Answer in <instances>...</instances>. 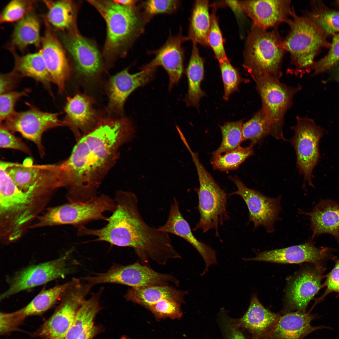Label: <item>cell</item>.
<instances>
[{
	"label": "cell",
	"instance_id": "obj_8",
	"mask_svg": "<svg viewBox=\"0 0 339 339\" xmlns=\"http://www.w3.org/2000/svg\"><path fill=\"white\" fill-rule=\"evenodd\" d=\"M114 200L102 194L84 203L66 204L51 208L37 217V221L30 228L62 224H72L78 227L96 220L107 221L104 213L113 212L116 207Z\"/></svg>",
	"mask_w": 339,
	"mask_h": 339
},
{
	"label": "cell",
	"instance_id": "obj_23",
	"mask_svg": "<svg viewBox=\"0 0 339 339\" xmlns=\"http://www.w3.org/2000/svg\"><path fill=\"white\" fill-rule=\"evenodd\" d=\"M280 316L266 308L254 295L245 313L231 324L246 330L251 335V339H271Z\"/></svg>",
	"mask_w": 339,
	"mask_h": 339
},
{
	"label": "cell",
	"instance_id": "obj_41",
	"mask_svg": "<svg viewBox=\"0 0 339 339\" xmlns=\"http://www.w3.org/2000/svg\"><path fill=\"white\" fill-rule=\"evenodd\" d=\"M219 62L224 87L223 98L227 101L232 94L239 90V86L241 83H248L250 80L242 78L228 58Z\"/></svg>",
	"mask_w": 339,
	"mask_h": 339
},
{
	"label": "cell",
	"instance_id": "obj_13",
	"mask_svg": "<svg viewBox=\"0 0 339 339\" xmlns=\"http://www.w3.org/2000/svg\"><path fill=\"white\" fill-rule=\"evenodd\" d=\"M92 286L76 280L64 293L58 308L40 329L45 339H64L77 312Z\"/></svg>",
	"mask_w": 339,
	"mask_h": 339
},
{
	"label": "cell",
	"instance_id": "obj_49",
	"mask_svg": "<svg viewBox=\"0 0 339 339\" xmlns=\"http://www.w3.org/2000/svg\"><path fill=\"white\" fill-rule=\"evenodd\" d=\"M326 290L322 297L319 299L321 300L326 295L330 293L335 292L339 293V260L328 274L325 283Z\"/></svg>",
	"mask_w": 339,
	"mask_h": 339
},
{
	"label": "cell",
	"instance_id": "obj_30",
	"mask_svg": "<svg viewBox=\"0 0 339 339\" xmlns=\"http://www.w3.org/2000/svg\"><path fill=\"white\" fill-rule=\"evenodd\" d=\"M101 291L93 294L83 303L64 339H91L94 336L96 329L94 320L100 309Z\"/></svg>",
	"mask_w": 339,
	"mask_h": 339
},
{
	"label": "cell",
	"instance_id": "obj_40",
	"mask_svg": "<svg viewBox=\"0 0 339 339\" xmlns=\"http://www.w3.org/2000/svg\"><path fill=\"white\" fill-rule=\"evenodd\" d=\"M243 124V120H241L227 121L220 126L222 141L218 148L211 154L214 155L225 153L241 146V144L244 141L242 131Z\"/></svg>",
	"mask_w": 339,
	"mask_h": 339
},
{
	"label": "cell",
	"instance_id": "obj_31",
	"mask_svg": "<svg viewBox=\"0 0 339 339\" xmlns=\"http://www.w3.org/2000/svg\"><path fill=\"white\" fill-rule=\"evenodd\" d=\"M8 49L12 53L14 59V66L12 71L19 77H29L40 82L52 95L51 84L53 82L46 67L40 50L20 56L16 53L15 49Z\"/></svg>",
	"mask_w": 339,
	"mask_h": 339
},
{
	"label": "cell",
	"instance_id": "obj_37",
	"mask_svg": "<svg viewBox=\"0 0 339 339\" xmlns=\"http://www.w3.org/2000/svg\"><path fill=\"white\" fill-rule=\"evenodd\" d=\"M254 154L253 146H240L223 155H213L210 161L213 170L227 172L237 169L247 158Z\"/></svg>",
	"mask_w": 339,
	"mask_h": 339
},
{
	"label": "cell",
	"instance_id": "obj_22",
	"mask_svg": "<svg viewBox=\"0 0 339 339\" xmlns=\"http://www.w3.org/2000/svg\"><path fill=\"white\" fill-rule=\"evenodd\" d=\"M160 231L175 234L191 245L204 260L205 268L201 275L208 271L211 265L217 264L216 251L210 246L198 240L193 235L189 223L183 217L180 211L179 202L175 198L171 204L168 219L163 226L158 227Z\"/></svg>",
	"mask_w": 339,
	"mask_h": 339
},
{
	"label": "cell",
	"instance_id": "obj_43",
	"mask_svg": "<svg viewBox=\"0 0 339 339\" xmlns=\"http://www.w3.org/2000/svg\"><path fill=\"white\" fill-rule=\"evenodd\" d=\"M207 42L218 62L228 58L224 48L223 40L216 14L215 7L211 15V25L207 36Z\"/></svg>",
	"mask_w": 339,
	"mask_h": 339
},
{
	"label": "cell",
	"instance_id": "obj_48",
	"mask_svg": "<svg viewBox=\"0 0 339 339\" xmlns=\"http://www.w3.org/2000/svg\"><path fill=\"white\" fill-rule=\"evenodd\" d=\"M0 147L1 148L11 149L23 152L32 156L31 150L19 138L15 136L3 125H0Z\"/></svg>",
	"mask_w": 339,
	"mask_h": 339
},
{
	"label": "cell",
	"instance_id": "obj_20",
	"mask_svg": "<svg viewBox=\"0 0 339 339\" xmlns=\"http://www.w3.org/2000/svg\"><path fill=\"white\" fill-rule=\"evenodd\" d=\"M311 238L300 245L258 253L256 257L244 258L245 261H264L283 264H299L309 262L317 264L329 251L327 247H316Z\"/></svg>",
	"mask_w": 339,
	"mask_h": 339
},
{
	"label": "cell",
	"instance_id": "obj_39",
	"mask_svg": "<svg viewBox=\"0 0 339 339\" xmlns=\"http://www.w3.org/2000/svg\"><path fill=\"white\" fill-rule=\"evenodd\" d=\"M315 5L313 10L305 16L317 25L326 36L339 32V11L318 4Z\"/></svg>",
	"mask_w": 339,
	"mask_h": 339
},
{
	"label": "cell",
	"instance_id": "obj_51",
	"mask_svg": "<svg viewBox=\"0 0 339 339\" xmlns=\"http://www.w3.org/2000/svg\"><path fill=\"white\" fill-rule=\"evenodd\" d=\"M226 326L227 339H246L238 328L232 324L228 323Z\"/></svg>",
	"mask_w": 339,
	"mask_h": 339
},
{
	"label": "cell",
	"instance_id": "obj_33",
	"mask_svg": "<svg viewBox=\"0 0 339 339\" xmlns=\"http://www.w3.org/2000/svg\"><path fill=\"white\" fill-rule=\"evenodd\" d=\"M47 8L45 19L49 24L60 30L69 32L77 30V9L71 0H43Z\"/></svg>",
	"mask_w": 339,
	"mask_h": 339
},
{
	"label": "cell",
	"instance_id": "obj_53",
	"mask_svg": "<svg viewBox=\"0 0 339 339\" xmlns=\"http://www.w3.org/2000/svg\"><path fill=\"white\" fill-rule=\"evenodd\" d=\"M121 339H130L128 337H126V336H123L121 338Z\"/></svg>",
	"mask_w": 339,
	"mask_h": 339
},
{
	"label": "cell",
	"instance_id": "obj_18",
	"mask_svg": "<svg viewBox=\"0 0 339 339\" xmlns=\"http://www.w3.org/2000/svg\"><path fill=\"white\" fill-rule=\"evenodd\" d=\"M45 30L41 39L40 50L53 82L62 93L70 76V66L62 44L45 20Z\"/></svg>",
	"mask_w": 339,
	"mask_h": 339
},
{
	"label": "cell",
	"instance_id": "obj_16",
	"mask_svg": "<svg viewBox=\"0 0 339 339\" xmlns=\"http://www.w3.org/2000/svg\"><path fill=\"white\" fill-rule=\"evenodd\" d=\"M62 40L78 73L91 77L99 72L102 66V58L92 42L81 35L78 30L67 32L62 35Z\"/></svg>",
	"mask_w": 339,
	"mask_h": 339
},
{
	"label": "cell",
	"instance_id": "obj_11",
	"mask_svg": "<svg viewBox=\"0 0 339 339\" xmlns=\"http://www.w3.org/2000/svg\"><path fill=\"white\" fill-rule=\"evenodd\" d=\"M296 119V124L291 127L294 135L289 142L296 152L299 173L304 176L305 181L314 187L312 172L319 160V142L323 131L311 119L297 116Z\"/></svg>",
	"mask_w": 339,
	"mask_h": 339
},
{
	"label": "cell",
	"instance_id": "obj_2",
	"mask_svg": "<svg viewBox=\"0 0 339 339\" xmlns=\"http://www.w3.org/2000/svg\"><path fill=\"white\" fill-rule=\"evenodd\" d=\"M114 200L116 208L105 227L93 229L82 226L78 228V235L95 236V241L132 247L143 263L151 260L164 265L171 259L181 258L168 234L150 226L144 221L135 194L118 191Z\"/></svg>",
	"mask_w": 339,
	"mask_h": 339
},
{
	"label": "cell",
	"instance_id": "obj_36",
	"mask_svg": "<svg viewBox=\"0 0 339 339\" xmlns=\"http://www.w3.org/2000/svg\"><path fill=\"white\" fill-rule=\"evenodd\" d=\"M45 164L34 165L30 158L25 159L22 164L12 163L7 172L17 186L26 191L40 178Z\"/></svg>",
	"mask_w": 339,
	"mask_h": 339
},
{
	"label": "cell",
	"instance_id": "obj_14",
	"mask_svg": "<svg viewBox=\"0 0 339 339\" xmlns=\"http://www.w3.org/2000/svg\"><path fill=\"white\" fill-rule=\"evenodd\" d=\"M30 106L27 110L15 112L2 125L13 133L18 132L33 142L43 158L45 154L42 142L43 134L51 129L64 126V123L59 118L60 113L44 112L35 106Z\"/></svg>",
	"mask_w": 339,
	"mask_h": 339
},
{
	"label": "cell",
	"instance_id": "obj_5",
	"mask_svg": "<svg viewBox=\"0 0 339 339\" xmlns=\"http://www.w3.org/2000/svg\"><path fill=\"white\" fill-rule=\"evenodd\" d=\"M282 40L276 30L268 31L253 24L245 44L243 66L255 83L265 77L280 80L286 51Z\"/></svg>",
	"mask_w": 339,
	"mask_h": 339
},
{
	"label": "cell",
	"instance_id": "obj_46",
	"mask_svg": "<svg viewBox=\"0 0 339 339\" xmlns=\"http://www.w3.org/2000/svg\"><path fill=\"white\" fill-rule=\"evenodd\" d=\"M330 49L327 55L314 62L309 69L313 75H317L328 70L339 62V33L333 35Z\"/></svg>",
	"mask_w": 339,
	"mask_h": 339
},
{
	"label": "cell",
	"instance_id": "obj_52",
	"mask_svg": "<svg viewBox=\"0 0 339 339\" xmlns=\"http://www.w3.org/2000/svg\"><path fill=\"white\" fill-rule=\"evenodd\" d=\"M116 3L124 7L131 8H135L138 1L133 0H115Z\"/></svg>",
	"mask_w": 339,
	"mask_h": 339
},
{
	"label": "cell",
	"instance_id": "obj_4",
	"mask_svg": "<svg viewBox=\"0 0 339 339\" xmlns=\"http://www.w3.org/2000/svg\"><path fill=\"white\" fill-rule=\"evenodd\" d=\"M106 22L107 36L104 56L107 60L124 55L143 32L146 22L135 8L126 7L114 0H90Z\"/></svg>",
	"mask_w": 339,
	"mask_h": 339
},
{
	"label": "cell",
	"instance_id": "obj_45",
	"mask_svg": "<svg viewBox=\"0 0 339 339\" xmlns=\"http://www.w3.org/2000/svg\"><path fill=\"white\" fill-rule=\"evenodd\" d=\"M180 3L178 0H147L142 3V16L148 22L154 15L161 13H170L178 8Z\"/></svg>",
	"mask_w": 339,
	"mask_h": 339
},
{
	"label": "cell",
	"instance_id": "obj_32",
	"mask_svg": "<svg viewBox=\"0 0 339 339\" xmlns=\"http://www.w3.org/2000/svg\"><path fill=\"white\" fill-rule=\"evenodd\" d=\"M186 73L188 90L184 101L187 107L192 106L198 109L201 98L206 94L201 87L204 78V61L200 55L196 44H193Z\"/></svg>",
	"mask_w": 339,
	"mask_h": 339
},
{
	"label": "cell",
	"instance_id": "obj_12",
	"mask_svg": "<svg viewBox=\"0 0 339 339\" xmlns=\"http://www.w3.org/2000/svg\"><path fill=\"white\" fill-rule=\"evenodd\" d=\"M71 251L56 259L32 265L18 271L8 280L9 287L0 296L3 300L19 292L64 278L72 271Z\"/></svg>",
	"mask_w": 339,
	"mask_h": 339
},
{
	"label": "cell",
	"instance_id": "obj_7",
	"mask_svg": "<svg viewBox=\"0 0 339 339\" xmlns=\"http://www.w3.org/2000/svg\"><path fill=\"white\" fill-rule=\"evenodd\" d=\"M195 165L199 182L195 191L198 197L200 218L193 230L201 229L204 233L214 229L219 236L218 226L229 218L227 210L226 194L219 187L211 174L200 162L198 154L190 152Z\"/></svg>",
	"mask_w": 339,
	"mask_h": 339
},
{
	"label": "cell",
	"instance_id": "obj_17",
	"mask_svg": "<svg viewBox=\"0 0 339 339\" xmlns=\"http://www.w3.org/2000/svg\"><path fill=\"white\" fill-rule=\"evenodd\" d=\"M241 11L252 20L253 24L266 30L276 28L286 22L291 17L293 8L290 0L239 1Z\"/></svg>",
	"mask_w": 339,
	"mask_h": 339
},
{
	"label": "cell",
	"instance_id": "obj_42",
	"mask_svg": "<svg viewBox=\"0 0 339 339\" xmlns=\"http://www.w3.org/2000/svg\"><path fill=\"white\" fill-rule=\"evenodd\" d=\"M35 1L13 0L5 6L1 12V23L18 22L33 10Z\"/></svg>",
	"mask_w": 339,
	"mask_h": 339
},
{
	"label": "cell",
	"instance_id": "obj_47",
	"mask_svg": "<svg viewBox=\"0 0 339 339\" xmlns=\"http://www.w3.org/2000/svg\"><path fill=\"white\" fill-rule=\"evenodd\" d=\"M30 89H25L19 91H11L0 94V121L1 123L12 116L16 111L15 108L18 101L27 96Z\"/></svg>",
	"mask_w": 339,
	"mask_h": 339
},
{
	"label": "cell",
	"instance_id": "obj_19",
	"mask_svg": "<svg viewBox=\"0 0 339 339\" xmlns=\"http://www.w3.org/2000/svg\"><path fill=\"white\" fill-rule=\"evenodd\" d=\"M189 40L181 32L177 35H170L165 44L153 53L155 56L149 63L141 69H156L162 67L167 72L169 78V90L178 83L184 71V51L182 44Z\"/></svg>",
	"mask_w": 339,
	"mask_h": 339
},
{
	"label": "cell",
	"instance_id": "obj_15",
	"mask_svg": "<svg viewBox=\"0 0 339 339\" xmlns=\"http://www.w3.org/2000/svg\"><path fill=\"white\" fill-rule=\"evenodd\" d=\"M229 178L237 188V191L230 195H239L244 200L249 212V221L254 223V229L261 225L268 233L274 232V223L280 218L281 196L268 197L259 191L249 188L237 176L229 175Z\"/></svg>",
	"mask_w": 339,
	"mask_h": 339
},
{
	"label": "cell",
	"instance_id": "obj_50",
	"mask_svg": "<svg viewBox=\"0 0 339 339\" xmlns=\"http://www.w3.org/2000/svg\"><path fill=\"white\" fill-rule=\"evenodd\" d=\"M19 77L12 71L5 74H1L0 77V94L11 91L17 83Z\"/></svg>",
	"mask_w": 339,
	"mask_h": 339
},
{
	"label": "cell",
	"instance_id": "obj_26",
	"mask_svg": "<svg viewBox=\"0 0 339 339\" xmlns=\"http://www.w3.org/2000/svg\"><path fill=\"white\" fill-rule=\"evenodd\" d=\"M76 278L64 284L42 290L28 304L10 313H4L3 317L8 325L15 328L26 317L38 315L46 311L59 300L74 282Z\"/></svg>",
	"mask_w": 339,
	"mask_h": 339
},
{
	"label": "cell",
	"instance_id": "obj_9",
	"mask_svg": "<svg viewBox=\"0 0 339 339\" xmlns=\"http://www.w3.org/2000/svg\"><path fill=\"white\" fill-rule=\"evenodd\" d=\"M256 83L261 99V108L270 125V135L277 139L287 140L283 132L285 115L292 105L294 96L301 90V86H288L269 77L261 78Z\"/></svg>",
	"mask_w": 339,
	"mask_h": 339
},
{
	"label": "cell",
	"instance_id": "obj_29",
	"mask_svg": "<svg viewBox=\"0 0 339 339\" xmlns=\"http://www.w3.org/2000/svg\"><path fill=\"white\" fill-rule=\"evenodd\" d=\"M186 291L176 289L172 285L153 286L141 288H131L124 297L126 300L138 304L147 309L150 306L163 299H169L182 305L185 302Z\"/></svg>",
	"mask_w": 339,
	"mask_h": 339
},
{
	"label": "cell",
	"instance_id": "obj_35",
	"mask_svg": "<svg viewBox=\"0 0 339 339\" xmlns=\"http://www.w3.org/2000/svg\"><path fill=\"white\" fill-rule=\"evenodd\" d=\"M207 0H196L194 3L189 28V40L193 44L208 46L207 36L211 25V15Z\"/></svg>",
	"mask_w": 339,
	"mask_h": 339
},
{
	"label": "cell",
	"instance_id": "obj_6",
	"mask_svg": "<svg viewBox=\"0 0 339 339\" xmlns=\"http://www.w3.org/2000/svg\"><path fill=\"white\" fill-rule=\"evenodd\" d=\"M292 18L286 21L288 33L283 38L282 45L291 56V63L298 72H309L319 50L329 47L326 36L315 23L306 17L297 15L294 9Z\"/></svg>",
	"mask_w": 339,
	"mask_h": 339
},
{
	"label": "cell",
	"instance_id": "obj_21",
	"mask_svg": "<svg viewBox=\"0 0 339 339\" xmlns=\"http://www.w3.org/2000/svg\"><path fill=\"white\" fill-rule=\"evenodd\" d=\"M155 69H141L139 72L131 74L127 68L113 76L108 85V106L110 109L122 113L127 97L135 89L152 80Z\"/></svg>",
	"mask_w": 339,
	"mask_h": 339
},
{
	"label": "cell",
	"instance_id": "obj_10",
	"mask_svg": "<svg viewBox=\"0 0 339 339\" xmlns=\"http://www.w3.org/2000/svg\"><path fill=\"white\" fill-rule=\"evenodd\" d=\"M92 286L105 283L124 285L132 288L174 285L180 282L174 276L157 272L137 262L126 266L115 265L107 272L83 279Z\"/></svg>",
	"mask_w": 339,
	"mask_h": 339
},
{
	"label": "cell",
	"instance_id": "obj_3",
	"mask_svg": "<svg viewBox=\"0 0 339 339\" xmlns=\"http://www.w3.org/2000/svg\"><path fill=\"white\" fill-rule=\"evenodd\" d=\"M0 165L1 234L8 241L19 239L26 227L35 217L49 197L34 184L26 191L20 189Z\"/></svg>",
	"mask_w": 339,
	"mask_h": 339
},
{
	"label": "cell",
	"instance_id": "obj_44",
	"mask_svg": "<svg viewBox=\"0 0 339 339\" xmlns=\"http://www.w3.org/2000/svg\"><path fill=\"white\" fill-rule=\"evenodd\" d=\"M181 305L172 300L163 299L151 305L147 309L151 312L157 321L167 318L179 319L183 315Z\"/></svg>",
	"mask_w": 339,
	"mask_h": 339
},
{
	"label": "cell",
	"instance_id": "obj_25",
	"mask_svg": "<svg viewBox=\"0 0 339 339\" xmlns=\"http://www.w3.org/2000/svg\"><path fill=\"white\" fill-rule=\"evenodd\" d=\"M64 108V126L70 128L78 140L96 126L94 125L95 111L92 101L88 96L78 94L67 98Z\"/></svg>",
	"mask_w": 339,
	"mask_h": 339
},
{
	"label": "cell",
	"instance_id": "obj_1",
	"mask_svg": "<svg viewBox=\"0 0 339 339\" xmlns=\"http://www.w3.org/2000/svg\"><path fill=\"white\" fill-rule=\"evenodd\" d=\"M135 132L128 119L105 120L77 141L70 155L60 164L62 187L72 203L96 198L103 178L115 163L119 150Z\"/></svg>",
	"mask_w": 339,
	"mask_h": 339
},
{
	"label": "cell",
	"instance_id": "obj_38",
	"mask_svg": "<svg viewBox=\"0 0 339 339\" xmlns=\"http://www.w3.org/2000/svg\"><path fill=\"white\" fill-rule=\"evenodd\" d=\"M242 131L244 141L249 140L253 145L261 144L270 134V125L261 108L249 120L243 124Z\"/></svg>",
	"mask_w": 339,
	"mask_h": 339
},
{
	"label": "cell",
	"instance_id": "obj_34",
	"mask_svg": "<svg viewBox=\"0 0 339 339\" xmlns=\"http://www.w3.org/2000/svg\"><path fill=\"white\" fill-rule=\"evenodd\" d=\"M40 22L33 10L14 26L10 42L8 48H17L23 50L30 45L39 47L41 45L40 35Z\"/></svg>",
	"mask_w": 339,
	"mask_h": 339
},
{
	"label": "cell",
	"instance_id": "obj_28",
	"mask_svg": "<svg viewBox=\"0 0 339 339\" xmlns=\"http://www.w3.org/2000/svg\"><path fill=\"white\" fill-rule=\"evenodd\" d=\"M309 217L313 232L311 239L326 234L332 235L339 243V203L330 199H321L310 212L300 211Z\"/></svg>",
	"mask_w": 339,
	"mask_h": 339
},
{
	"label": "cell",
	"instance_id": "obj_27",
	"mask_svg": "<svg viewBox=\"0 0 339 339\" xmlns=\"http://www.w3.org/2000/svg\"><path fill=\"white\" fill-rule=\"evenodd\" d=\"M318 316L305 311L285 313L281 315L273 331L271 339H304L316 331L329 329L324 326H314L311 325V322Z\"/></svg>",
	"mask_w": 339,
	"mask_h": 339
},
{
	"label": "cell",
	"instance_id": "obj_24",
	"mask_svg": "<svg viewBox=\"0 0 339 339\" xmlns=\"http://www.w3.org/2000/svg\"><path fill=\"white\" fill-rule=\"evenodd\" d=\"M322 276L318 268L305 270L290 284L286 294L289 310L303 312L321 287Z\"/></svg>",
	"mask_w": 339,
	"mask_h": 339
},
{
	"label": "cell",
	"instance_id": "obj_54",
	"mask_svg": "<svg viewBox=\"0 0 339 339\" xmlns=\"http://www.w3.org/2000/svg\"><path fill=\"white\" fill-rule=\"evenodd\" d=\"M336 3L339 7V0L336 1Z\"/></svg>",
	"mask_w": 339,
	"mask_h": 339
}]
</instances>
